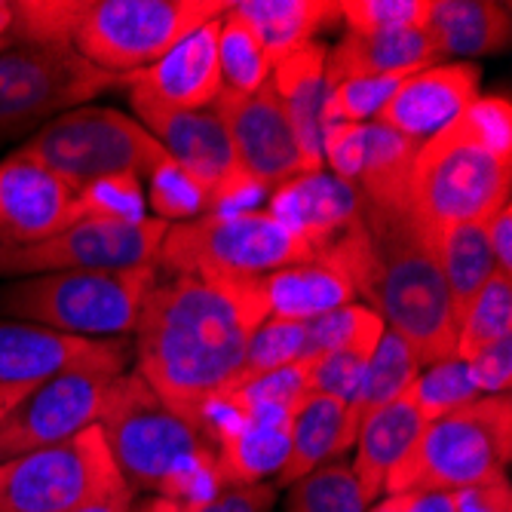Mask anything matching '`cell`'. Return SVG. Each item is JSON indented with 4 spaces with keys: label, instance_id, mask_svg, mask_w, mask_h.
Returning a JSON list of instances; mask_svg holds the SVG:
<instances>
[{
    "label": "cell",
    "instance_id": "36",
    "mask_svg": "<svg viewBox=\"0 0 512 512\" xmlns=\"http://www.w3.org/2000/svg\"><path fill=\"white\" fill-rule=\"evenodd\" d=\"M304 332H307L304 322L267 316L249 338L243 371H240L237 381H249V378L267 375V371H273V368L304 362Z\"/></svg>",
    "mask_w": 512,
    "mask_h": 512
},
{
    "label": "cell",
    "instance_id": "43",
    "mask_svg": "<svg viewBox=\"0 0 512 512\" xmlns=\"http://www.w3.org/2000/svg\"><path fill=\"white\" fill-rule=\"evenodd\" d=\"M467 371H470V378L482 396L509 393V384H512V338L497 341V344L485 347L482 353H476L473 359H467Z\"/></svg>",
    "mask_w": 512,
    "mask_h": 512
},
{
    "label": "cell",
    "instance_id": "24",
    "mask_svg": "<svg viewBox=\"0 0 512 512\" xmlns=\"http://www.w3.org/2000/svg\"><path fill=\"white\" fill-rule=\"evenodd\" d=\"M424 427L427 421L421 417V411H417L411 387L390 405L362 417V424L356 430V442H353L356 454L350 460V467L362 494L371 503L381 500L387 476L399 467V460L411 451V445L417 442Z\"/></svg>",
    "mask_w": 512,
    "mask_h": 512
},
{
    "label": "cell",
    "instance_id": "17",
    "mask_svg": "<svg viewBox=\"0 0 512 512\" xmlns=\"http://www.w3.org/2000/svg\"><path fill=\"white\" fill-rule=\"evenodd\" d=\"M77 221V191L59 175L19 154L0 160V246H37Z\"/></svg>",
    "mask_w": 512,
    "mask_h": 512
},
{
    "label": "cell",
    "instance_id": "33",
    "mask_svg": "<svg viewBox=\"0 0 512 512\" xmlns=\"http://www.w3.org/2000/svg\"><path fill=\"white\" fill-rule=\"evenodd\" d=\"M304 329V359H313L335 350H375L387 325L371 307L347 304L304 322Z\"/></svg>",
    "mask_w": 512,
    "mask_h": 512
},
{
    "label": "cell",
    "instance_id": "29",
    "mask_svg": "<svg viewBox=\"0 0 512 512\" xmlns=\"http://www.w3.org/2000/svg\"><path fill=\"white\" fill-rule=\"evenodd\" d=\"M430 243H433V252H436V261H439V270L445 279L454 322L460 329L470 304L485 289L488 279L497 273V261H494V252L485 237V221L457 224L451 230H442V234L433 237Z\"/></svg>",
    "mask_w": 512,
    "mask_h": 512
},
{
    "label": "cell",
    "instance_id": "15",
    "mask_svg": "<svg viewBox=\"0 0 512 512\" xmlns=\"http://www.w3.org/2000/svg\"><path fill=\"white\" fill-rule=\"evenodd\" d=\"M129 344L123 338H77L34 322L0 319V384L40 387L71 371L123 375Z\"/></svg>",
    "mask_w": 512,
    "mask_h": 512
},
{
    "label": "cell",
    "instance_id": "25",
    "mask_svg": "<svg viewBox=\"0 0 512 512\" xmlns=\"http://www.w3.org/2000/svg\"><path fill=\"white\" fill-rule=\"evenodd\" d=\"M430 65H439L424 28L387 31V34H353L347 31L325 53V83L338 86L359 77H408Z\"/></svg>",
    "mask_w": 512,
    "mask_h": 512
},
{
    "label": "cell",
    "instance_id": "44",
    "mask_svg": "<svg viewBox=\"0 0 512 512\" xmlns=\"http://www.w3.org/2000/svg\"><path fill=\"white\" fill-rule=\"evenodd\" d=\"M454 509L457 512H512L506 476L485 482V485L454 491Z\"/></svg>",
    "mask_w": 512,
    "mask_h": 512
},
{
    "label": "cell",
    "instance_id": "2",
    "mask_svg": "<svg viewBox=\"0 0 512 512\" xmlns=\"http://www.w3.org/2000/svg\"><path fill=\"white\" fill-rule=\"evenodd\" d=\"M417 356L421 368L457 356V322L427 234L405 209H362L359 221L322 255Z\"/></svg>",
    "mask_w": 512,
    "mask_h": 512
},
{
    "label": "cell",
    "instance_id": "42",
    "mask_svg": "<svg viewBox=\"0 0 512 512\" xmlns=\"http://www.w3.org/2000/svg\"><path fill=\"white\" fill-rule=\"evenodd\" d=\"M276 488L267 482L258 485H224L212 497L194 506H178V512H273Z\"/></svg>",
    "mask_w": 512,
    "mask_h": 512
},
{
    "label": "cell",
    "instance_id": "19",
    "mask_svg": "<svg viewBox=\"0 0 512 512\" xmlns=\"http://www.w3.org/2000/svg\"><path fill=\"white\" fill-rule=\"evenodd\" d=\"M479 96L482 68L476 62H439L408 74L378 120L411 142L424 145L427 138L451 126Z\"/></svg>",
    "mask_w": 512,
    "mask_h": 512
},
{
    "label": "cell",
    "instance_id": "34",
    "mask_svg": "<svg viewBox=\"0 0 512 512\" xmlns=\"http://www.w3.org/2000/svg\"><path fill=\"white\" fill-rule=\"evenodd\" d=\"M371 503L347 460L322 463L295 485H289L286 512H368Z\"/></svg>",
    "mask_w": 512,
    "mask_h": 512
},
{
    "label": "cell",
    "instance_id": "31",
    "mask_svg": "<svg viewBox=\"0 0 512 512\" xmlns=\"http://www.w3.org/2000/svg\"><path fill=\"white\" fill-rule=\"evenodd\" d=\"M218 65H221V89L234 96H255L270 80V59L264 46L252 34V28L224 7L218 22Z\"/></svg>",
    "mask_w": 512,
    "mask_h": 512
},
{
    "label": "cell",
    "instance_id": "45",
    "mask_svg": "<svg viewBox=\"0 0 512 512\" xmlns=\"http://www.w3.org/2000/svg\"><path fill=\"white\" fill-rule=\"evenodd\" d=\"M375 509L378 512H457L451 491H405V494H390Z\"/></svg>",
    "mask_w": 512,
    "mask_h": 512
},
{
    "label": "cell",
    "instance_id": "38",
    "mask_svg": "<svg viewBox=\"0 0 512 512\" xmlns=\"http://www.w3.org/2000/svg\"><path fill=\"white\" fill-rule=\"evenodd\" d=\"M433 0H341V22L353 34L424 28Z\"/></svg>",
    "mask_w": 512,
    "mask_h": 512
},
{
    "label": "cell",
    "instance_id": "9",
    "mask_svg": "<svg viewBox=\"0 0 512 512\" xmlns=\"http://www.w3.org/2000/svg\"><path fill=\"white\" fill-rule=\"evenodd\" d=\"M224 7V0H83L71 46L89 65L126 77L224 16Z\"/></svg>",
    "mask_w": 512,
    "mask_h": 512
},
{
    "label": "cell",
    "instance_id": "37",
    "mask_svg": "<svg viewBox=\"0 0 512 512\" xmlns=\"http://www.w3.org/2000/svg\"><path fill=\"white\" fill-rule=\"evenodd\" d=\"M148 184V200L154 209V218L166 221V224H178V221H191L206 215V191L200 188V181L181 169L172 157H166L163 163H157L151 169V175L145 178Z\"/></svg>",
    "mask_w": 512,
    "mask_h": 512
},
{
    "label": "cell",
    "instance_id": "47",
    "mask_svg": "<svg viewBox=\"0 0 512 512\" xmlns=\"http://www.w3.org/2000/svg\"><path fill=\"white\" fill-rule=\"evenodd\" d=\"M132 506H135V491L123 482L99 497H92L89 503L77 506L74 512H132Z\"/></svg>",
    "mask_w": 512,
    "mask_h": 512
},
{
    "label": "cell",
    "instance_id": "49",
    "mask_svg": "<svg viewBox=\"0 0 512 512\" xmlns=\"http://www.w3.org/2000/svg\"><path fill=\"white\" fill-rule=\"evenodd\" d=\"M132 512H178V506L166 497H145L132 506Z\"/></svg>",
    "mask_w": 512,
    "mask_h": 512
},
{
    "label": "cell",
    "instance_id": "6",
    "mask_svg": "<svg viewBox=\"0 0 512 512\" xmlns=\"http://www.w3.org/2000/svg\"><path fill=\"white\" fill-rule=\"evenodd\" d=\"M316 258L313 249L267 209L209 212L169 224L157 252L166 276H200L252 283L273 270Z\"/></svg>",
    "mask_w": 512,
    "mask_h": 512
},
{
    "label": "cell",
    "instance_id": "20",
    "mask_svg": "<svg viewBox=\"0 0 512 512\" xmlns=\"http://www.w3.org/2000/svg\"><path fill=\"white\" fill-rule=\"evenodd\" d=\"M218 22L221 16L194 28L151 68L126 74V86L132 92H142V96H148L163 108H175V111L209 108L221 92Z\"/></svg>",
    "mask_w": 512,
    "mask_h": 512
},
{
    "label": "cell",
    "instance_id": "12",
    "mask_svg": "<svg viewBox=\"0 0 512 512\" xmlns=\"http://www.w3.org/2000/svg\"><path fill=\"white\" fill-rule=\"evenodd\" d=\"M169 224L148 215L142 221L80 218L53 240L0 249V279H22L65 270H126L154 264Z\"/></svg>",
    "mask_w": 512,
    "mask_h": 512
},
{
    "label": "cell",
    "instance_id": "46",
    "mask_svg": "<svg viewBox=\"0 0 512 512\" xmlns=\"http://www.w3.org/2000/svg\"><path fill=\"white\" fill-rule=\"evenodd\" d=\"M485 237L494 252L497 270L512 273V206L503 203L488 221H485Z\"/></svg>",
    "mask_w": 512,
    "mask_h": 512
},
{
    "label": "cell",
    "instance_id": "27",
    "mask_svg": "<svg viewBox=\"0 0 512 512\" xmlns=\"http://www.w3.org/2000/svg\"><path fill=\"white\" fill-rule=\"evenodd\" d=\"M261 289L270 316L295 322H310L322 313L356 304V289L350 276L329 258H310L273 270L261 279Z\"/></svg>",
    "mask_w": 512,
    "mask_h": 512
},
{
    "label": "cell",
    "instance_id": "22",
    "mask_svg": "<svg viewBox=\"0 0 512 512\" xmlns=\"http://www.w3.org/2000/svg\"><path fill=\"white\" fill-rule=\"evenodd\" d=\"M325 53L322 40L304 43L270 68V86L283 105L295 142L304 160V172L322 166V135H325V105H329V83H325Z\"/></svg>",
    "mask_w": 512,
    "mask_h": 512
},
{
    "label": "cell",
    "instance_id": "40",
    "mask_svg": "<svg viewBox=\"0 0 512 512\" xmlns=\"http://www.w3.org/2000/svg\"><path fill=\"white\" fill-rule=\"evenodd\" d=\"M375 350H335L325 356H313L304 359V381H307V393H325L341 399L347 408L353 405L365 365Z\"/></svg>",
    "mask_w": 512,
    "mask_h": 512
},
{
    "label": "cell",
    "instance_id": "39",
    "mask_svg": "<svg viewBox=\"0 0 512 512\" xmlns=\"http://www.w3.org/2000/svg\"><path fill=\"white\" fill-rule=\"evenodd\" d=\"M402 80L405 77H359L332 86L329 105H325V126L378 120Z\"/></svg>",
    "mask_w": 512,
    "mask_h": 512
},
{
    "label": "cell",
    "instance_id": "10",
    "mask_svg": "<svg viewBox=\"0 0 512 512\" xmlns=\"http://www.w3.org/2000/svg\"><path fill=\"white\" fill-rule=\"evenodd\" d=\"M126 77L89 65L74 46H7L0 53V142L37 132Z\"/></svg>",
    "mask_w": 512,
    "mask_h": 512
},
{
    "label": "cell",
    "instance_id": "3",
    "mask_svg": "<svg viewBox=\"0 0 512 512\" xmlns=\"http://www.w3.org/2000/svg\"><path fill=\"white\" fill-rule=\"evenodd\" d=\"M512 111L506 96H479L451 126L417 148L405 212L439 237L457 224L488 221L512 188Z\"/></svg>",
    "mask_w": 512,
    "mask_h": 512
},
{
    "label": "cell",
    "instance_id": "50",
    "mask_svg": "<svg viewBox=\"0 0 512 512\" xmlns=\"http://www.w3.org/2000/svg\"><path fill=\"white\" fill-rule=\"evenodd\" d=\"M13 28V0H0V50H7Z\"/></svg>",
    "mask_w": 512,
    "mask_h": 512
},
{
    "label": "cell",
    "instance_id": "52",
    "mask_svg": "<svg viewBox=\"0 0 512 512\" xmlns=\"http://www.w3.org/2000/svg\"><path fill=\"white\" fill-rule=\"evenodd\" d=\"M0 249H4V246H0Z\"/></svg>",
    "mask_w": 512,
    "mask_h": 512
},
{
    "label": "cell",
    "instance_id": "23",
    "mask_svg": "<svg viewBox=\"0 0 512 512\" xmlns=\"http://www.w3.org/2000/svg\"><path fill=\"white\" fill-rule=\"evenodd\" d=\"M424 34L439 62L497 56L512 40V4L506 0H433Z\"/></svg>",
    "mask_w": 512,
    "mask_h": 512
},
{
    "label": "cell",
    "instance_id": "26",
    "mask_svg": "<svg viewBox=\"0 0 512 512\" xmlns=\"http://www.w3.org/2000/svg\"><path fill=\"white\" fill-rule=\"evenodd\" d=\"M356 421L350 408L325 393H304L292 414V430H289V454L283 470L276 473L273 488H289L307 473H313L322 463L341 460L344 451L356 442Z\"/></svg>",
    "mask_w": 512,
    "mask_h": 512
},
{
    "label": "cell",
    "instance_id": "5",
    "mask_svg": "<svg viewBox=\"0 0 512 512\" xmlns=\"http://www.w3.org/2000/svg\"><path fill=\"white\" fill-rule=\"evenodd\" d=\"M157 261L126 270H65L0 286V316L77 338H123L157 283Z\"/></svg>",
    "mask_w": 512,
    "mask_h": 512
},
{
    "label": "cell",
    "instance_id": "32",
    "mask_svg": "<svg viewBox=\"0 0 512 512\" xmlns=\"http://www.w3.org/2000/svg\"><path fill=\"white\" fill-rule=\"evenodd\" d=\"M512 338V273H494L457 329V359L467 362L485 347Z\"/></svg>",
    "mask_w": 512,
    "mask_h": 512
},
{
    "label": "cell",
    "instance_id": "7",
    "mask_svg": "<svg viewBox=\"0 0 512 512\" xmlns=\"http://www.w3.org/2000/svg\"><path fill=\"white\" fill-rule=\"evenodd\" d=\"M512 451L509 396H479L439 421H430L399 467L387 476L384 494L463 491L506 476Z\"/></svg>",
    "mask_w": 512,
    "mask_h": 512
},
{
    "label": "cell",
    "instance_id": "30",
    "mask_svg": "<svg viewBox=\"0 0 512 512\" xmlns=\"http://www.w3.org/2000/svg\"><path fill=\"white\" fill-rule=\"evenodd\" d=\"M421 375V362H417L414 350L390 329H384L375 353H371L368 365H365V375L359 384V393L350 405V414L356 427L362 424V417H368L371 411H378L384 405H390L393 399H399L414 378Z\"/></svg>",
    "mask_w": 512,
    "mask_h": 512
},
{
    "label": "cell",
    "instance_id": "8",
    "mask_svg": "<svg viewBox=\"0 0 512 512\" xmlns=\"http://www.w3.org/2000/svg\"><path fill=\"white\" fill-rule=\"evenodd\" d=\"M59 175L71 191H83L105 178H148L169 154L135 117L117 108L83 105L40 126L13 151Z\"/></svg>",
    "mask_w": 512,
    "mask_h": 512
},
{
    "label": "cell",
    "instance_id": "21",
    "mask_svg": "<svg viewBox=\"0 0 512 512\" xmlns=\"http://www.w3.org/2000/svg\"><path fill=\"white\" fill-rule=\"evenodd\" d=\"M267 212L295 230L313 255H322L359 221L362 203L353 184L329 169H316L273 188Z\"/></svg>",
    "mask_w": 512,
    "mask_h": 512
},
{
    "label": "cell",
    "instance_id": "13",
    "mask_svg": "<svg viewBox=\"0 0 512 512\" xmlns=\"http://www.w3.org/2000/svg\"><path fill=\"white\" fill-rule=\"evenodd\" d=\"M105 371H71L34 387L0 424V460L65 442L102 421L114 381Z\"/></svg>",
    "mask_w": 512,
    "mask_h": 512
},
{
    "label": "cell",
    "instance_id": "48",
    "mask_svg": "<svg viewBox=\"0 0 512 512\" xmlns=\"http://www.w3.org/2000/svg\"><path fill=\"white\" fill-rule=\"evenodd\" d=\"M34 387H10V384H0V424L7 421V414L31 393Z\"/></svg>",
    "mask_w": 512,
    "mask_h": 512
},
{
    "label": "cell",
    "instance_id": "14",
    "mask_svg": "<svg viewBox=\"0 0 512 512\" xmlns=\"http://www.w3.org/2000/svg\"><path fill=\"white\" fill-rule=\"evenodd\" d=\"M417 142L371 123H329L322 135V166L353 184L362 209H405Z\"/></svg>",
    "mask_w": 512,
    "mask_h": 512
},
{
    "label": "cell",
    "instance_id": "35",
    "mask_svg": "<svg viewBox=\"0 0 512 512\" xmlns=\"http://www.w3.org/2000/svg\"><path fill=\"white\" fill-rule=\"evenodd\" d=\"M411 393H414L417 411H421V417L427 424L439 421V417H445L463 405H470L482 396L470 378L467 362H460L457 356L436 362L430 368H421V375H417L411 384Z\"/></svg>",
    "mask_w": 512,
    "mask_h": 512
},
{
    "label": "cell",
    "instance_id": "11",
    "mask_svg": "<svg viewBox=\"0 0 512 512\" xmlns=\"http://www.w3.org/2000/svg\"><path fill=\"white\" fill-rule=\"evenodd\" d=\"M123 482L96 424L65 442L0 460V512H74Z\"/></svg>",
    "mask_w": 512,
    "mask_h": 512
},
{
    "label": "cell",
    "instance_id": "41",
    "mask_svg": "<svg viewBox=\"0 0 512 512\" xmlns=\"http://www.w3.org/2000/svg\"><path fill=\"white\" fill-rule=\"evenodd\" d=\"M142 178L120 175L89 184L77 191V209L80 218H111V221H142L145 212V188Z\"/></svg>",
    "mask_w": 512,
    "mask_h": 512
},
{
    "label": "cell",
    "instance_id": "4",
    "mask_svg": "<svg viewBox=\"0 0 512 512\" xmlns=\"http://www.w3.org/2000/svg\"><path fill=\"white\" fill-rule=\"evenodd\" d=\"M99 430L132 491L194 506L224 488L212 442L135 371L114 381Z\"/></svg>",
    "mask_w": 512,
    "mask_h": 512
},
{
    "label": "cell",
    "instance_id": "51",
    "mask_svg": "<svg viewBox=\"0 0 512 512\" xmlns=\"http://www.w3.org/2000/svg\"><path fill=\"white\" fill-rule=\"evenodd\" d=\"M368 512H378V509H375V506H371V509H368Z\"/></svg>",
    "mask_w": 512,
    "mask_h": 512
},
{
    "label": "cell",
    "instance_id": "18",
    "mask_svg": "<svg viewBox=\"0 0 512 512\" xmlns=\"http://www.w3.org/2000/svg\"><path fill=\"white\" fill-rule=\"evenodd\" d=\"M129 105L157 142L160 148L181 166L188 169L200 188L206 191V206L209 197L234 178L237 160H234V148H230L227 129L221 126L218 114L212 108L203 111H175V108H163L157 102H151L142 92L129 89Z\"/></svg>",
    "mask_w": 512,
    "mask_h": 512
},
{
    "label": "cell",
    "instance_id": "53",
    "mask_svg": "<svg viewBox=\"0 0 512 512\" xmlns=\"http://www.w3.org/2000/svg\"><path fill=\"white\" fill-rule=\"evenodd\" d=\"M0 53H4V50H0Z\"/></svg>",
    "mask_w": 512,
    "mask_h": 512
},
{
    "label": "cell",
    "instance_id": "16",
    "mask_svg": "<svg viewBox=\"0 0 512 512\" xmlns=\"http://www.w3.org/2000/svg\"><path fill=\"white\" fill-rule=\"evenodd\" d=\"M209 108L227 129L237 169L243 175L255 178L267 191L292 181L295 175H304L295 132L270 80L255 96H234V92L221 89Z\"/></svg>",
    "mask_w": 512,
    "mask_h": 512
},
{
    "label": "cell",
    "instance_id": "28",
    "mask_svg": "<svg viewBox=\"0 0 512 512\" xmlns=\"http://www.w3.org/2000/svg\"><path fill=\"white\" fill-rule=\"evenodd\" d=\"M227 10L252 28L270 68L341 22V0H234Z\"/></svg>",
    "mask_w": 512,
    "mask_h": 512
},
{
    "label": "cell",
    "instance_id": "1",
    "mask_svg": "<svg viewBox=\"0 0 512 512\" xmlns=\"http://www.w3.org/2000/svg\"><path fill=\"white\" fill-rule=\"evenodd\" d=\"M267 316L261 279L157 276L135 322V375L197 427L206 402L240 378L249 338Z\"/></svg>",
    "mask_w": 512,
    "mask_h": 512
}]
</instances>
